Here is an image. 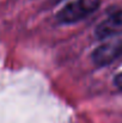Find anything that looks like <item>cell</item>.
Listing matches in <instances>:
<instances>
[{"label":"cell","instance_id":"6da1fadb","mask_svg":"<svg viewBox=\"0 0 122 123\" xmlns=\"http://www.w3.org/2000/svg\"><path fill=\"white\" fill-rule=\"evenodd\" d=\"M101 5V0H74L65 5L56 14L60 24H73L93 13Z\"/></svg>","mask_w":122,"mask_h":123},{"label":"cell","instance_id":"7a4b0ae2","mask_svg":"<svg viewBox=\"0 0 122 123\" xmlns=\"http://www.w3.org/2000/svg\"><path fill=\"white\" fill-rule=\"evenodd\" d=\"M120 59H122V40L103 43L92 53V61L99 67L109 66Z\"/></svg>","mask_w":122,"mask_h":123},{"label":"cell","instance_id":"3957f363","mask_svg":"<svg viewBox=\"0 0 122 123\" xmlns=\"http://www.w3.org/2000/svg\"><path fill=\"white\" fill-rule=\"evenodd\" d=\"M120 34H122V11L111 14L95 30V35L99 40H105Z\"/></svg>","mask_w":122,"mask_h":123},{"label":"cell","instance_id":"277c9868","mask_svg":"<svg viewBox=\"0 0 122 123\" xmlns=\"http://www.w3.org/2000/svg\"><path fill=\"white\" fill-rule=\"evenodd\" d=\"M114 82H115L116 87H119L120 90H122V72H121V73H119V74L115 77V80H114Z\"/></svg>","mask_w":122,"mask_h":123}]
</instances>
